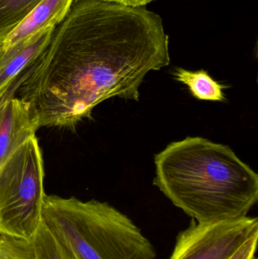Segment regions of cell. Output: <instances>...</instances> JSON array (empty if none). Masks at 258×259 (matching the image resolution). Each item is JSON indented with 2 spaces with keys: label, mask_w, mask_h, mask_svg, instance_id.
Listing matches in <instances>:
<instances>
[{
  "label": "cell",
  "mask_w": 258,
  "mask_h": 259,
  "mask_svg": "<svg viewBox=\"0 0 258 259\" xmlns=\"http://www.w3.org/2000/svg\"><path fill=\"white\" fill-rule=\"evenodd\" d=\"M74 0H42L12 33L0 42L6 49L36 33L56 27L65 18Z\"/></svg>",
  "instance_id": "ba28073f"
},
{
  "label": "cell",
  "mask_w": 258,
  "mask_h": 259,
  "mask_svg": "<svg viewBox=\"0 0 258 259\" xmlns=\"http://www.w3.org/2000/svg\"><path fill=\"white\" fill-rule=\"evenodd\" d=\"M42 220L75 259H157L140 228L108 202L45 195Z\"/></svg>",
  "instance_id": "3957f363"
},
{
  "label": "cell",
  "mask_w": 258,
  "mask_h": 259,
  "mask_svg": "<svg viewBox=\"0 0 258 259\" xmlns=\"http://www.w3.org/2000/svg\"><path fill=\"white\" fill-rule=\"evenodd\" d=\"M153 184L198 223L246 217L258 199L257 174L226 145L200 137L154 155Z\"/></svg>",
  "instance_id": "7a4b0ae2"
},
{
  "label": "cell",
  "mask_w": 258,
  "mask_h": 259,
  "mask_svg": "<svg viewBox=\"0 0 258 259\" xmlns=\"http://www.w3.org/2000/svg\"><path fill=\"white\" fill-rule=\"evenodd\" d=\"M258 234L248 239L230 259H254L257 249Z\"/></svg>",
  "instance_id": "4fadbf2b"
},
{
  "label": "cell",
  "mask_w": 258,
  "mask_h": 259,
  "mask_svg": "<svg viewBox=\"0 0 258 259\" xmlns=\"http://www.w3.org/2000/svg\"><path fill=\"white\" fill-rule=\"evenodd\" d=\"M44 162L36 136L0 167V233L32 242L42 224Z\"/></svg>",
  "instance_id": "277c9868"
},
{
  "label": "cell",
  "mask_w": 258,
  "mask_h": 259,
  "mask_svg": "<svg viewBox=\"0 0 258 259\" xmlns=\"http://www.w3.org/2000/svg\"><path fill=\"white\" fill-rule=\"evenodd\" d=\"M170 62L162 18L146 6L74 0L16 92L39 127H74L105 100L139 101L146 74Z\"/></svg>",
  "instance_id": "6da1fadb"
},
{
  "label": "cell",
  "mask_w": 258,
  "mask_h": 259,
  "mask_svg": "<svg viewBox=\"0 0 258 259\" xmlns=\"http://www.w3.org/2000/svg\"><path fill=\"white\" fill-rule=\"evenodd\" d=\"M32 243L36 259H75L42 221Z\"/></svg>",
  "instance_id": "8fae6325"
},
{
  "label": "cell",
  "mask_w": 258,
  "mask_h": 259,
  "mask_svg": "<svg viewBox=\"0 0 258 259\" xmlns=\"http://www.w3.org/2000/svg\"><path fill=\"white\" fill-rule=\"evenodd\" d=\"M105 1L114 2L130 6H146L148 3L154 0H105Z\"/></svg>",
  "instance_id": "5bb4252c"
},
{
  "label": "cell",
  "mask_w": 258,
  "mask_h": 259,
  "mask_svg": "<svg viewBox=\"0 0 258 259\" xmlns=\"http://www.w3.org/2000/svg\"><path fill=\"white\" fill-rule=\"evenodd\" d=\"M42 0H0V42L12 33Z\"/></svg>",
  "instance_id": "30bf717a"
},
{
  "label": "cell",
  "mask_w": 258,
  "mask_h": 259,
  "mask_svg": "<svg viewBox=\"0 0 258 259\" xmlns=\"http://www.w3.org/2000/svg\"><path fill=\"white\" fill-rule=\"evenodd\" d=\"M256 234L257 218L246 216L214 223H198L192 219L177 236L169 259H230Z\"/></svg>",
  "instance_id": "5b68a950"
},
{
  "label": "cell",
  "mask_w": 258,
  "mask_h": 259,
  "mask_svg": "<svg viewBox=\"0 0 258 259\" xmlns=\"http://www.w3.org/2000/svg\"><path fill=\"white\" fill-rule=\"evenodd\" d=\"M0 259H36L33 243L0 233Z\"/></svg>",
  "instance_id": "7c38bea8"
},
{
  "label": "cell",
  "mask_w": 258,
  "mask_h": 259,
  "mask_svg": "<svg viewBox=\"0 0 258 259\" xmlns=\"http://www.w3.org/2000/svg\"><path fill=\"white\" fill-rule=\"evenodd\" d=\"M18 83L17 79L0 100V167L40 128L33 106L19 97H14Z\"/></svg>",
  "instance_id": "8992f818"
},
{
  "label": "cell",
  "mask_w": 258,
  "mask_h": 259,
  "mask_svg": "<svg viewBox=\"0 0 258 259\" xmlns=\"http://www.w3.org/2000/svg\"><path fill=\"white\" fill-rule=\"evenodd\" d=\"M254 259H257V257H255V258H254Z\"/></svg>",
  "instance_id": "9a60e30c"
},
{
  "label": "cell",
  "mask_w": 258,
  "mask_h": 259,
  "mask_svg": "<svg viewBox=\"0 0 258 259\" xmlns=\"http://www.w3.org/2000/svg\"><path fill=\"white\" fill-rule=\"evenodd\" d=\"M55 27L42 30L6 49H0V97L49 42Z\"/></svg>",
  "instance_id": "52a82bcc"
},
{
  "label": "cell",
  "mask_w": 258,
  "mask_h": 259,
  "mask_svg": "<svg viewBox=\"0 0 258 259\" xmlns=\"http://www.w3.org/2000/svg\"><path fill=\"white\" fill-rule=\"evenodd\" d=\"M174 75L175 80L186 85L191 94L198 100L226 101L224 90L227 89V87L214 80L204 70L190 71L183 68H177Z\"/></svg>",
  "instance_id": "9c48e42d"
}]
</instances>
